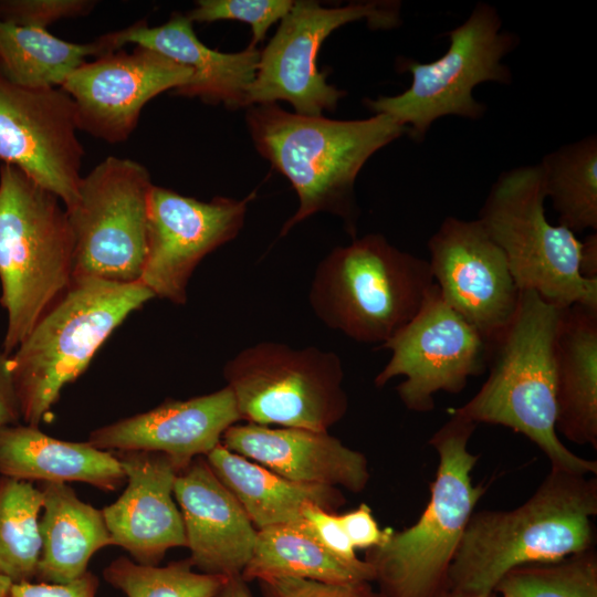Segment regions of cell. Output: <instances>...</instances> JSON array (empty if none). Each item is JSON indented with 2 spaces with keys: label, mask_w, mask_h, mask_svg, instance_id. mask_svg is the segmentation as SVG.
<instances>
[{
  "label": "cell",
  "mask_w": 597,
  "mask_h": 597,
  "mask_svg": "<svg viewBox=\"0 0 597 597\" xmlns=\"http://www.w3.org/2000/svg\"><path fill=\"white\" fill-rule=\"evenodd\" d=\"M596 475L551 469L512 510L473 512L450 566L449 590L493 593L512 568L594 547Z\"/></svg>",
  "instance_id": "cell-1"
},
{
  "label": "cell",
  "mask_w": 597,
  "mask_h": 597,
  "mask_svg": "<svg viewBox=\"0 0 597 597\" xmlns=\"http://www.w3.org/2000/svg\"><path fill=\"white\" fill-rule=\"evenodd\" d=\"M245 118L256 150L289 179L298 197L297 210L280 237L315 213L329 212L342 218L356 238V177L406 128L384 114L336 121L290 113L276 103L249 106Z\"/></svg>",
  "instance_id": "cell-2"
},
{
  "label": "cell",
  "mask_w": 597,
  "mask_h": 597,
  "mask_svg": "<svg viewBox=\"0 0 597 597\" xmlns=\"http://www.w3.org/2000/svg\"><path fill=\"white\" fill-rule=\"evenodd\" d=\"M562 310L522 291L513 320L490 343L486 380L452 412L476 426L498 425L524 434L544 452L551 469L596 475L597 462L572 452L556 431L554 348Z\"/></svg>",
  "instance_id": "cell-3"
},
{
  "label": "cell",
  "mask_w": 597,
  "mask_h": 597,
  "mask_svg": "<svg viewBox=\"0 0 597 597\" xmlns=\"http://www.w3.org/2000/svg\"><path fill=\"white\" fill-rule=\"evenodd\" d=\"M475 428L451 412L429 440L439 462L426 507L412 525L365 551L364 561L373 567L384 597H442L449 590L451 563L486 491L471 476L479 460L468 448Z\"/></svg>",
  "instance_id": "cell-4"
},
{
  "label": "cell",
  "mask_w": 597,
  "mask_h": 597,
  "mask_svg": "<svg viewBox=\"0 0 597 597\" xmlns=\"http://www.w3.org/2000/svg\"><path fill=\"white\" fill-rule=\"evenodd\" d=\"M140 282L75 277L9 355L21 420H48L64 386L82 375L95 353L133 312L154 298Z\"/></svg>",
  "instance_id": "cell-5"
},
{
  "label": "cell",
  "mask_w": 597,
  "mask_h": 597,
  "mask_svg": "<svg viewBox=\"0 0 597 597\" xmlns=\"http://www.w3.org/2000/svg\"><path fill=\"white\" fill-rule=\"evenodd\" d=\"M66 209L13 165L0 167V283L7 312L2 352L11 355L73 281Z\"/></svg>",
  "instance_id": "cell-6"
},
{
  "label": "cell",
  "mask_w": 597,
  "mask_h": 597,
  "mask_svg": "<svg viewBox=\"0 0 597 597\" xmlns=\"http://www.w3.org/2000/svg\"><path fill=\"white\" fill-rule=\"evenodd\" d=\"M433 284L428 260L368 233L318 263L308 302L325 326L380 346L418 313Z\"/></svg>",
  "instance_id": "cell-7"
},
{
  "label": "cell",
  "mask_w": 597,
  "mask_h": 597,
  "mask_svg": "<svg viewBox=\"0 0 597 597\" xmlns=\"http://www.w3.org/2000/svg\"><path fill=\"white\" fill-rule=\"evenodd\" d=\"M538 164L505 170L493 182L478 220L504 252L521 291H533L557 307H597V280L580 275L582 241L545 216Z\"/></svg>",
  "instance_id": "cell-8"
},
{
  "label": "cell",
  "mask_w": 597,
  "mask_h": 597,
  "mask_svg": "<svg viewBox=\"0 0 597 597\" xmlns=\"http://www.w3.org/2000/svg\"><path fill=\"white\" fill-rule=\"evenodd\" d=\"M447 35L449 46L437 60H400L398 67L411 74V84L405 92L365 101L375 114L387 115L402 125L416 142L423 140L431 125L443 116L482 118L486 106L473 97V88L485 82L510 85L513 81L502 60L520 39L502 30V19L493 6L475 4L467 20Z\"/></svg>",
  "instance_id": "cell-9"
},
{
  "label": "cell",
  "mask_w": 597,
  "mask_h": 597,
  "mask_svg": "<svg viewBox=\"0 0 597 597\" xmlns=\"http://www.w3.org/2000/svg\"><path fill=\"white\" fill-rule=\"evenodd\" d=\"M339 356L272 341L238 352L223 366L241 421L328 431L348 409Z\"/></svg>",
  "instance_id": "cell-10"
},
{
  "label": "cell",
  "mask_w": 597,
  "mask_h": 597,
  "mask_svg": "<svg viewBox=\"0 0 597 597\" xmlns=\"http://www.w3.org/2000/svg\"><path fill=\"white\" fill-rule=\"evenodd\" d=\"M151 187L145 166L115 156L82 177L77 198L66 209L74 239L73 279L140 280Z\"/></svg>",
  "instance_id": "cell-11"
},
{
  "label": "cell",
  "mask_w": 597,
  "mask_h": 597,
  "mask_svg": "<svg viewBox=\"0 0 597 597\" xmlns=\"http://www.w3.org/2000/svg\"><path fill=\"white\" fill-rule=\"evenodd\" d=\"M366 20L371 29H391L400 20L398 1H362L324 8L316 1H294L272 40L260 53L247 107L289 102L296 114L322 116L336 108L344 91L326 82L317 70V54L325 39L339 27Z\"/></svg>",
  "instance_id": "cell-12"
},
{
  "label": "cell",
  "mask_w": 597,
  "mask_h": 597,
  "mask_svg": "<svg viewBox=\"0 0 597 597\" xmlns=\"http://www.w3.org/2000/svg\"><path fill=\"white\" fill-rule=\"evenodd\" d=\"M378 348L391 355L375 386L404 376L398 397L407 409L422 413L434 408L437 392H461L469 378L483 374L490 353V344L447 304L436 283L418 313Z\"/></svg>",
  "instance_id": "cell-13"
},
{
  "label": "cell",
  "mask_w": 597,
  "mask_h": 597,
  "mask_svg": "<svg viewBox=\"0 0 597 597\" xmlns=\"http://www.w3.org/2000/svg\"><path fill=\"white\" fill-rule=\"evenodd\" d=\"M76 109L61 87L29 88L0 74V160L18 167L71 208L84 149Z\"/></svg>",
  "instance_id": "cell-14"
},
{
  "label": "cell",
  "mask_w": 597,
  "mask_h": 597,
  "mask_svg": "<svg viewBox=\"0 0 597 597\" xmlns=\"http://www.w3.org/2000/svg\"><path fill=\"white\" fill-rule=\"evenodd\" d=\"M254 192L242 199L201 201L153 185L148 200L147 254L140 282L155 297L187 301L189 280L202 259L242 229Z\"/></svg>",
  "instance_id": "cell-15"
},
{
  "label": "cell",
  "mask_w": 597,
  "mask_h": 597,
  "mask_svg": "<svg viewBox=\"0 0 597 597\" xmlns=\"http://www.w3.org/2000/svg\"><path fill=\"white\" fill-rule=\"evenodd\" d=\"M428 250L443 300L490 344L513 320L522 293L504 252L478 219L455 217L441 222Z\"/></svg>",
  "instance_id": "cell-16"
},
{
  "label": "cell",
  "mask_w": 597,
  "mask_h": 597,
  "mask_svg": "<svg viewBox=\"0 0 597 597\" xmlns=\"http://www.w3.org/2000/svg\"><path fill=\"white\" fill-rule=\"evenodd\" d=\"M189 67L136 45L85 61L60 86L74 102L78 130L116 144L135 129L143 107L190 82Z\"/></svg>",
  "instance_id": "cell-17"
},
{
  "label": "cell",
  "mask_w": 597,
  "mask_h": 597,
  "mask_svg": "<svg viewBox=\"0 0 597 597\" xmlns=\"http://www.w3.org/2000/svg\"><path fill=\"white\" fill-rule=\"evenodd\" d=\"M113 453L126 475L123 493L102 510L113 544L128 552L138 564L158 565L170 548L187 546L181 512L174 496L180 468L160 452Z\"/></svg>",
  "instance_id": "cell-18"
},
{
  "label": "cell",
  "mask_w": 597,
  "mask_h": 597,
  "mask_svg": "<svg viewBox=\"0 0 597 597\" xmlns=\"http://www.w3.org/2000/svg\"><path fill=\"white\" fill-rule=\"evenodd\" d=\"M241 421L228 386L187 400L168 399L157 407L93 430L87 442L109 451H153L171 458L182 470L206 457L224 431Z\"/></svg>",
  "instance_id": "cell-19"
},
{
  "label": "cell",
  "mask_w": 597,
  "mask_h": 597,
  "mask_svg": "<svg viewBox=\"0 0 597 597\" xmlns=\"http://www.w3.org/2000/svg\"><path fill=\"white\" fill-rule=\"evenodd\" d=\"M174 496L192 566L206 574L241 575L252 556L258 530L205 457L195 458L178 472Z\"/></svg>",
  "instance_id": "cell-20"
},
{
  "label": "cell",
  "mask_w": 597,
  "mask_h": 597,
  "mask_svg": "<svg viewBox=\"0 0 597 597\" xmlns=\"http://www.w3.org/2000/svg\"><path fill=\"white\" fill-rule=\"evenodd\" d=\"M221 444L298 483L359 493L370 479L365 454L327 431L238 422L224 431Z\"/></svg>",
  "instance_id": "cell-21"
},
{
  "label": "cell",
  "mask_w": 597,
  "mask_h": 597,
  "mask_svg": "<svg viewBox=\"0 0 597 597\" xmlns=\"http://www.w3.org/2000/svg\"><path fill=\"white\" fill-rule=\"evenodd\" d=\"M105 36L115 50L133 43L189 67L190 82L174 94L199 97L209 104L222 103L230 109L247 107V93L254 81L261 53L255 46L249 45L237 53L210 49L198 39L186 13L178 12L161 25L151 28L138 21Z\"/></svg>",
  "instance_id": "cell-22"
},
{
  "label": "cell",
  "mask_w": 597,
  "mask_h": 597,
  "mask_svg": "<svg viewBox=\"0 0 597 597\" xmlns=\"http://www.w3.org/2000/svg\"><path fill=\"white\" fill-rule=\"evenodd\" d=\"M0 475L40 483L78 481L104 491L126 483L113 452L87 441L56 439L25 423L0 428Z\"/></svg>",
  "instance_id": "cell-23"
},
{
  "label": "cell",
  "mask_w": 597,
  "mask_h": 597,
  "mask_svg": "<svg viewBox=\"0 0 597 597\" xmlns=\"http://www.w3.org/2000/svg\"><path fill=\"white\" fill-rule=\"evenodd\" d=\"M556 431L597 449V307L562 310L555 337Z\"/></svg>",
  "instance_id": "cell-24"
},
{
  "label": "cell",
  "mask_w": 597,
  "mask_h": 597,
  "mask_svg": "<svg viewBox=\"0 0 597 597\" xmlns=\"http://www.w3.org/2000/svg\"><path fill=\"white\" fill-rule=\"evenodd\" d=\"M205 458L256 530L279 525L304 526L303 511L307 505L336 513L346 503L341 489L291 481L221 443Z\"/></svg>",
  "instance_id": "cell-25"
},
{
  "label": "cell",
  "mask_w": 597,
  "mask_h": 597,
  "mask_svg": "<svg viewBox=\"0 0 597 597\" xmlns=\"http://www.w3.org/2000/svg\"><path fill=\"white\" fill-rule=\"evenodd\" d=\"M41 554L35 579L65 584L87 572L91 557L114 546L102 510L83 502L65 482H43Z\"/></svg>",
  "instance_id": "cell-26"
},
{
  "label": "cell",
  "mask_w": 597,
  "mask_h": 597,
  "mask_svg": "<svg viewBox=\"0 0 597 597\" xmlns=\"http://www.w3.org/2000/svg\"><path fill=\"white\" fill-rule=\"evenodd\" d=\"M241 577L247 583L290 577L347 584L363 580L373 583L375 574L366 561H347L326 549L305 524L258 530L252 556Z\"/></svg>",
  "instance_id": "cell-27"
},
{
  "label": "cell",
  "mask_w": 597,
  "mask_h": 597,
  "mask_svg": "<svg viewBox=\"0 0 597 597\" xmlns=\"http://www.w3.org/2000/svg\"><path fill=\"white\" fill-rule=\"evenodd\" d=\"M113 51L105 34L88 43H74L48 30L0 20V74L19 86L60 87L87 56Z\"/></svg>",
  "instance_id": "cell-28"
},
{
  "label": "cell",
  "mask_w": 597,
  "mask_h": 597,
  "mask_svg": "<svg viewBox=\"0 0 597 597\" xmlns=\"http://www.w3.org/2000/svg\"><path fill=\"white\" fill-rule=\"evenodd\" d=\"M546 198L558 224L575 234L597 230V137L589 135L563 145L538 163Z\"/></svg>",
  "instance_id": "cell-29"
},
{
  "label": "cell",
  "mask_w": 597,
  "mask_h": 597,
  "mask_svg": "<svg viewBox=\"0 0 597 597\" xmlns=\"http://www.w3.org/2000/svg\"><path fill=\"white\" fill-rule=\"evenodd\" d=\"M43 493L32 482L0 475V576L32 582L41 554Z\"/></svg>",
  "instance_id": "cell-30"
},
{
  "label": "cell",
  "mask_w": 597,
  "mask_h": 597,
  "mask_svg": "<svg viewBox=\"0 0 597 597\" xmlns=\"http://www.w3.org/2000/svg\"><path fill=\"white\" fill-rule=\"evenodd\" d=\"M103 577L127 597H218L229 578L195 572L189 558L158 566L125 556L109 563Z\"/></svg>",
  "instance_id": "cell-31"
},
{
  "label": "cell",
  "mask_w": 597,
  "mask_h": 597,
  "mask_svg": "<svg viewBox=\"0 0 597 597\" xmlns=\"http://www.w3.org/2000/svg\"><path fill=\"white\" fill-rule=\"evenodd\" d=\"M494 593L505 597H597L596 549L514 567L501 578Z\"/></svg>",
  "instance_id": "cell-32"
},
{
  "label": "cell",
  "mask_w": 597,
  "mask_h": 597,
  "mask_svg": "<svg viewBox=\"0 0 597 597\" xmlns=\"http://www.w3.org/2000/svg\"><path fill=\"white\" fill-rule=\"evenodd\" d=\"M293 3L291 0H199L186 15L192 23L218 20L245 22L252 29L249 45L256 46L264 40L269 28L289 13Z\"/></svg>",
  "instance_id": "cell-33"
},
{
  "label": "cell",
  "mask_w": 597,
  "mask_h": 597,
  "mask_svg": "<svg viewBox=\"0 0 597 597\" xmlns=\"http://www.w3.org/2000/svg\"><path fill=\"white\" fill-rule=\"evenodd\" d=\"M96 4L95 0H0V20L48 30L59 20L91 13Z\"/></svg>",
  "instance_id": "cell-34"
},
{
  "label": "cell",
  "mask_w": 597,
  "mask_h": 597,
  "mask_svg": "<svg viewBox=\"0 0 597 597\" xmlns=\"http://www.w3.org/2000/svg\"><path fill=\"white\" fill-rule=\"evenodd\" d=\"M262 597H384L371 582L332 584L310 579L272 577L258 580Z\"/></svg>",
  "instance_id": "cell-35"
},
{
  "label": "cell",
  "mask_w": 597,
  "mask_h": 597,
  "mask_svg": "<svg viewBox=\"0 0 597 597\" xmlns=\"http://www.w3.org/2000/svg\"><path fill=\"white\" fill-rule=\"evenodd\" d=\"M308 532L329 552L347 561L357 559L356 551L347 537L338 514L317 505L303 511Z\"/></svg>",
  "instance_id": "cell-36"
},
{
  "label": "cell",
  "mask_w": 597,
  "mask_h": 597,
  "mask_svg": "<svg viewBox=\"0 0 597 597\" xmlns=\"http://www.w3.org/2000/svg\"><path fill=\"white\" fill-rule=\"evenodd\" d=\"M339 522L356 549H370L381 545L391 534V528H380L371 509L362 503L356 509L338 514Z\"/></svg>",
  "instance_id": "cell-37"
},
{
  "label": "cell",
  "mask_w": 597,
  "mask_h": 597,
  "mask_svg": "<svg viewBox=\"0 0 597 597\" xmlns=\"http://www.w3.org/2000/svg\"><path fill=\"white\" fill-rule=\"evenodd\" d=\"M100 582L96 575L86 572L65 584L22 582L12 584L10 597H96Z\"/></svg>",
  "instance_id": "cell-38"
},
{
  "label": "cell",
  "mask_w": 597,
  "mask_h": 597,
  "mask_svg": "<svg viewBox=\"0 0 597 597\" xmlns=\"http://www.w3.org/2000/svg\"><path fill=\"white\" fill-rule=\"evenodd\" d=\"M21 412L14 389L9 355L0 352V428L20 423Z\"/></svg>",
  "instance_id": "cell-39"
},
{
  "label": "cell",
  "mask_w": 597,
  "mask_h": 597,
  "mask_svg": "<svg viewBox=\"0 0 597 597\" xmlns=\"http://www.w3.org/2000/svg\"><path fill=\"white\" fill-rule=\"evenodd\" d=\"M580 275L587 280H597V233L588 234L580 247Z\"/></svg>",
  "instance_id": "cell-40"
},
{
  "label": "cell",
  "mask_w": 597,
  "mask_h": 597,
  "mask_svg": "<svg viewBox=\"0 0 597 597\" xmlns=\"http://www.w3.org/2000/svg\"><path fill=\"white\" fill-rule=\"evenodd\" d=\"M218 597H252L248 583L241 575L229 577Z\"/></svg>",
  "instance_id": "cell-41"
},
{
  "label": "cell",
  "mask_w": 597,
  "mask_h": 597,
  "mask_svg": "<svg viewBox=\"0 0 597 597\" xmlns=\"http://www.w3.org/2000/svg\"><path fill=\"white\" fill-rule=\"evenodd\" d=\"M442 597H501L496 593H488V594H463L458 593L453 590H448Z\"/></svg>",
  "instance_id": "cell-42"
},
{
  "label": "cell",
  "mask_w": 597,
  "mask_h": 597,
  "mask_svg": "<svg viewBox=\"0 0 597 597\" xmlns=\"http://www.w3.org/2000/svg\"><path fill=\"white\" fill-rule=\"evenodd\" d=\"M12 582L3 576H0V597H10Z\"/></svg>",
  "instance_id": "cell-43"
},
{
  "label": "cell",
  "mask_w": 597,
  "mask_h": 597,
  "mask_svg": "<svg viewBox=\"0 0 597 597\" xmlns=\"http://www.w3.org/2000/svg\"><path fill=\"white\" fill-rule=\"evenodd\" d=\"M501 597H505V596H501Z\"/></svg>",
  "instance_id": "cell-44"
}]
</instances>
